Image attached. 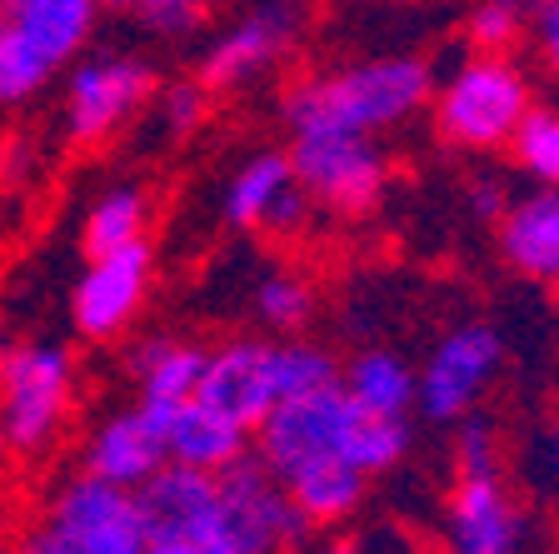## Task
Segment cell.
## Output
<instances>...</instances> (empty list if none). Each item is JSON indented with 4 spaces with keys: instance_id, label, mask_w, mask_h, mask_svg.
<instances>
[{
    "instance_id": "6da1fadb",
    "label": "cell",
    "mask_w": 559,
    "mask_h": 554,
    "mask_svg": "<svg viewBox=\"0 0 559 554\" xmlns=\"http://www.w3.org/2000/svg\"><path fill=\"white\" fill-rule=\"evenodd\" d=\"M435 101V70L419 56H374L355 66L325 70L290 85L280 116L295 135L310 130H345V135H384L415 120Z\"/></svg>"
},
{
    "instance_id": "7a4b0ae2",
    "label": "cell",
    "mask_w": 559,
    "mask_h": 554,
    "mask_svg": "<svg viewBox=\"0 0 559 554\" xmlns=\"http://www.w3.org/2000/svg\"><path fill=\"white\" fill-rule=\"evenodd\" d=\"M100 0H5L0 105H25L91 46Z\"/></svg>"
},
{
    "instance_id": "3957f363",
    "label": "cell",
    "mask_w": 559,
    "mask_h": 554,
    "mask_svg": "<svg viewBox=\"0 0 559 554\" xmlns=\"http://www.w3.org/2000/svg\"><path fill=\"white\" fill-rule=\"evenodd\" d=\"M435 130L460 151H500L530 116L535 91L510 56H469L435 85Z\"/></svg>"
},
{
    "instance_id": "277c9868",
    "label": "cell",
    "mask_w": 559,
    "mask_h": 554,
    "mask_svg": "<svg viewBox=\"0 0 559 554\" xmlns=\"http://www.w3.org/2000/svg\"><path fill=\"white\" fill-rule=\"evenodd\" d=\"M35 554H145L140 495L116 480L81 470L50 495L46 515L25 540Z\"/></svg>"
},
{
    "instance_id": "5b68a950",
    "label": "cell",
    "mask_w": 559,
    "mask_h": 554,
    "mask_svg": "<svg viewBox=\"0 0 559 554\" xmlns=\"http://www.w3.org/2000/svg\"><path fill=\"white\" fill-rule=\"evenodd\" d=\"M70 390H75V359L66 345L35 340L0 355V420H5L11 450H46L70 415Z\"/></svg>"
},
{
    "instance_id": "8992f818",
    "label": "cell",
    "mask_w": 559,
    "mask_h": 554,
    "mask_svg": "<svg viewBox=\"0 0 559 554\" xmlns=\"http://www.w3.org/2000/svg\"><path fill=\"white\" fill-rule=\"evenodd\" d=\"M314 524L295 509L290 490L265 470L255 450L221 470V554L305 550Z\"/></svg>"
},
{
    "instance_id": "52a82bcc",
    "label": "cell",
    "mask_w": 559,
    "mask_h": 554,
    "mask_svg": "<svg viewBox=\"0 0 559 554\" xmlns=\"http://www.w3.org/2000/svg\"><path fill=\"white\" fill-rule=\"evenodd\" d=\"M295 180L314 205L330 215H370L384 200L390 185V161L374 145V135H345V130H310L290 140Z\"/></svg>"
},
{
    "instance_id": "ba28073f",
    "label": "cell",
    "mask_w": 559,
    "mask_h": 554,
    "mask_svg": "<svg viewBox=\"0 0 559 554\" xmlns=\"http://www.w3.org/2000/svg\"><path fill=\"white\" fill-rule=\"evenodd\" d=\"M145 515V554H221V474L160 464L135 490Z\"/></svg>"
},
{
    "instance_id": "9c48e42d",
    "label": "cell",
    "mask_w": 559,
    "mask_h": 554,
    "mask_svg": "<svg viewBox=\"0 0 559 554\" xmlns=\"http://www.w3.org/2000/svg\"><path fill=\"white\" fill-rule=\"evenodd\" d=\"M160 95V75L140 56H91L70 60L66 75V135L75 145H100L110 140L130 116Z\"/></svg>"
},
{
    "instance_id": "30bf717a",
    "label": "cell",
    "mask_w": 559,
    "mask_h": 554,
    "mask_svg": "<svg viewBox=\"0 0 559 554\" xmlns=\"http://www.w3.org/2000/svg\"><path fill=\"white\" fill-rule=\"evenodd\" d=\"M504 369V335L489 320H465L454 325L450 335H440V345L430 350L425 369H419V400L415 410L425 420H454L475 415V404L485 400V390L495 385V375Z\"/></svg>"
},
{
    "instance_id": "8fae6325",
    "label": "cell",
    "mask_w": 559,
    "mask_h": 554,
    "mask_svg": "<svg viewBox=\"0 0 559 554\" xmlns=\"http://www.w3.org/2000/svg\"><path fill=\"white\" fill-rule=\"evenodd\" d=\"M155 255L151 240H135L126 250L91 255L81 285L70 295V320L85 340H116L130 330V320L140 315L145 295H151Z\"/></svg>"
},
{
    "instance_id": "7c38bea8",
    "label": "cell",
    "mask_w": 559,
    "mask_h": 554,
    "mask_svg": "<svg viewBox=\"0 0 559 554\" xmlns=\"http://www.w3.org/2000/svg\"><path fill=\"white\" fill-rule=\"evenodd\" d=\"M444 544L460 554H514L530 544V515L510 495L504 470L454 474L444 505Z\"/></svg>"
},
{
    "instance_id": "4fadbf2b",
    "label": "cell",
    "mask_w": 559,
    "mask_h": 554,
    "mask_svg": "<svg viewBox=\"0 0 559 554\" xmlns=\"http://www.w3.org/2000/svg\"><path fill=\"white\" fill-rule=\"evenodd\" d=\"M170 404L175 400H145L140 394L130 410L100 420L81 450V470L100 474V480H116L126 490H140L160 464H170V445H165Z\"/></svg>"
},
{
    "instance_id": "5bb4252c",
    "label": "cell",
    "mask_w": 559,
    "mask_h": 554,
    "mask_svg": "<svg viewBox=\"0 0 559 554\" xmlns=\"http://www.w3.org/2000/svg\"><path fill=\"white\" fill-rule=\"evenodd\" d=\"M314 200L295 180L290 151H260L230 175L225 185V220L235 231H265V235H295L310 220Z\"/></svg>"
},
{
    "instance_id": "9a60e30c",
    "label": "cell",
    "mask_w": 559,
    "mask_h": 554,
    "mask_svg": "<svg viewBox=\"0 0 559 554\" xmlns=\"http://www.w3.org/2000/svg\"><path fill=\"white\" fill-rule=\"evenodd\" d=\"M295 46V11L285 0H260L250 15L221 31L200 56V85L205 91H235V85L265 75L270 66L290 56Z\"/></svg>"
},
{
    "instance_id": "2e32d148",
    "label": "cell",
    "mask_w": 559,
    "mask_h": 554,
    "mask_svg": "<svg viewBox=\"0 0 559 554\" xmlns=\"http://www.w3.org/2000/svg\"><path fill=\"white\" fill-rule=\"evenodd\" d=\"M200 400L225 410L230 420L255 429L260 420L280 404L275 390V345L270 340H230V345L210 350L205 375H200Z\"/></svg>"
},
{
    "instance_id": "e0dca14e",
    "label": "cell",
    "mask_w": 559,
    "mask_h": 554,
    "mask_svg": "<svg viewBox=\"0 0 559 554\" xmlns=\"http://www.w3.org/2000/svg\"><path fill=\"white\" fill-rule=\"evenodd\" d=\"M500 255L514 275L535 285H559V190L539 185L510 200L500 215Z\"/></svg>"
},
{
    "instance_id": "ac0fdd59",
    "label": "cell",
    "mask_w": 559,
    "mask_h": 554,
    "mask_svg": "<svg viewBox=\"0 0 559 554\" xmlns=\"http://www.w3.org/2000/svg\"><path fill=\"white\" fill-rule=\"evenodd\" d=\"M165 445H170L175 464H195V470H230L235 460L255 450V429L230 420L225 410L205 404L200 394L170 404V425H165Z\"/></svg>"
},
{
    "instance_id": "d6986e66",
    "label": "cell",
    "mask_w": 559,
    "mask_h": 554,
    "mask_svg": "<svg viewBox=\"0 0 559 554\" xmlns=\"http://www.w3.org/2000/svg\"><path fill=\"white\" fill-rule=\"evenodd\" d=\"M340 385L370 415H409L419 400V369H409L395 350H360L340 365Z\"/></svg>"
},
{
    "instance_id": "ffe728a7",
    "label": "cell",
    "mask_w": 559,
    "mask_h": 554,
    "mask_svg": "<svg viewBox=\"0 0 559 554\" xmlns=\"http://www.w3.org/2000/svg\"><path fill=\"white\" fill-rule=\"evenodd\" d=\"M280 485L290 490L295 509H300L314 530H330V524H345L365 505L370 474L355 470L349 460H325V464H310V470L290 474V480H280Z\"/></svg>"
},
{
    "instance_id": "44dd1931",
    "label": "cell",
    "mask_w": 559,
    "mask_h": 554,
    "mask_svg": "<svg viewBox=\"0 0 559 554\" xmlns=\"http://www.w3.org/2000/svg\"><path fill=\"white\" fill-rule=\"evenodd\" d=\"M205 355L210 350L190 345V340L155 335L135 345L130 369H135V385L145 400H190L200 390V375H205Z\"/></svg>"
},
{
    "instance_id": "7402d4cb",
    "label": "cell",
    "mask_w": 559,
    "mask_h": 554,
    "mask_svg": "<svg viewBox=\"0 0 559 554\" xmlns=\"http://www.w3.org/2000/svg\"><path fill=\"white\" fill-rule=\"evenodd\" d=\"M145 231H151V200H145V190L116 185V190H105L91 205V215H85L81 250H85V260H91V255L126 250V245L145 240Z\"/></svg>"
},
{
    "instance_id": "603a6c76",
    "label": "cell",
    "mask_w": 559,
    "mask_h": 554,
    "mask_svg": "<svg viewBox=\"0 0 559 554\" xmlns=\"http://www.w3.org/2000/svg\"><path fill=\"white\" fill-rule=\"evenodd\" d=\"M510 155L535 185L559 190V110L555 105H530V116L510 135Z\"/></svg>"
},
{
    "instance_id": "cb8c5ba5",
    "label": "cell",
    "mask_w": 559,
    "mask_h": 554,
    "mask_svg": "<svg viewBox=\"0 0 559 554\" xmlns=\"http://www.w3.org/2000/svg\"><path fill=\"white\" fill-rule=\"evenodd\" d=\"M340 385V359L325 345L310 340H280L275 345V390L280 400H300V394L330 390Z\"/></svg>"
},
{
    "instance_id": "d4e9b609",
    "label": "cell",
    "mask_w": 559,
    "mask_h": 554,
    "mask_svg": "<svg viewBox=\"0 0 559 554\" xmlns=\"http://www.w3.org/2000/svg\"><path fill=\"white\" fill-rule=\"evenodd\" d=\"M255 315L265 330H285V335H295V330H305L314 315V290L310 280L290 275V270H275V275H265L255 285Z\"/></svg>"
},
{
    "instance_id": "484cf974",
    "label": "cell",
    "mask_w": 559,
    "mask_h": 554,
    "mask_svg": "<svg viewBox=\"0 0 559 554\" xmlns=\"http://www.w3.org/2000/svg\"><path fill=\"white\" fill-rule=\"evenodd\" d=\"M524 25H530V15H524L520 5L479 0L465 21V40H469V50H479V56H510V50L520 46Z\"/></svg>"
},
{
    "instance_id": "4316f807",
    "label": "cell",
    "mask_w": 559,
    "mask_h": 554,
    "mask_svg": "<svg viewBox=\"0 0 559 554\" xmlns=\"http://www.w3.org/2000/svg\"><path fill=\"white\" fill-rule=\"evenodd\" d=\"M100 11H126V15H140L151 21L155 31L175 35V31H190L205 11V0H100Z\"/></svg>"
},
{
    "instance_id": "83f0119b",
    "label": "cell",
    "mask_w": 559,
    "mask_h": 554,
    "mask_svg": "<svg viewBox=\"0 0 559 554\" xmlns=\"http://www.w3.org/2000/svg\"><path fill=\"white\" fill-rule=\"evenodd\" d=\"M469 470H504L500 435H495V425H485L475 415L460 420V435H454V474H469Z\"/></svg>"
},
{
    "instance_id": "f1b7e54d",
    "label": "cell",
    "mask_w": 559,
    "mask_h": 554,
    "mask_svg": "<svg viewBox=\"0 0 559 554\" xmlns=\"http://www.w3.org/2000/svg\"><path fill=\"white\" fill-rule=\"evenodd\" d=\"M160 120H165L170 135H190V130H200V120H205V85L200 81L165 85L160 91Z\"/></svg>"
},
{
    "instance_id": "f546056e",
    "label": "cell",
    "mask_w": 559,
    "mask_h": 554,
    "mask_svg": "<svg viewBox=\"0 0 559 554\" xmlns=\"http://www.w3.org/2000/svg\"><path fill=\"white\" fill-rule=\"evenodd\" d=\"M530 474H535V485L559 505V420L539 429L535 445H530Z\"/></svg>"
},
{
    "instance_id": "4dcf8cb0",
    "label": "cell",
    "mask_w": 559,
    "mask_h": 554,
    "mask_svg": "<svg viewBox=\"0 0 559 554\" xmlns=\"http://www.w3.org/2000/svg\"><path fill=\"white\" fill-rule=\"evenodd\" d=\"M530 35H535L539 60L559 75V0H539L535 11H530Z\"/></svg>"
},
{
    "instance_id": "1f68e13d",
    "label": "cell",
    "mask_w": 559,
    "mask_h": 554,
    "mask_svg": "<svg viewBox=\"0 0 559 554\" xmlns=\"http://www.w3.org/2000/svg\"><path fill=\"white\" fill-rule=\"evenodd\" d=\"M469 200H475V210H479L485 220H500V215H504V205H510L500 185H475V190H469Z\"/></svg>"
},
{
    "instance_id": "d6a6232c",
    "label": "cell",
    "mask_w": 559,
    "mask_h": 554,
    "mask_svg": "<svg viewBox=\"0 0 559 554\" xmlns=\"http://www.w3.org/2000/svg\"><path fill=\"white\" fill-rule=\"evenodd\" d=\"M504 5H520V11L530 15V11H535V5H539V0H504Z\"/></svg>"
},
{
    "instance_id": "836d02e7",
    "label": "cell",
    "mask_w": 559,
    "mask_h": 554,
    "mask_svg": "<svg viewBox=\"0 0 559 554\" xmlns=\"http://www.w3.org/2000/svg\"><path fill=\"white\" fill-rule=\"evenodd\" d=\"M11 345H15V340L5 335V325H0V355H5V350H11Z\"/></svg>"
},
{
    "instance_id": "e575fe53",
    "label": "cell",
    "mask_w": 559,
    "mask_h": 554,
    "mask_svg": "<svg viewBox=\"0 0 559 554\" xmlns=\"http://www.w3.org/2000/svg\"><path fill=\"white\" fill-rule=\"evenodd\" d=\"M0 450H11V439H5V420H0Z\"/></svg>"
},
{
    "instance_id": "d590c367",
    "label": "cell",
    "mask_w": 559,
    "mask_h": 554,
    "mask_svg": "<svg viewBox=\"0 0 559 554\" xmlns=\"http://www.w3.org/2000/svg\"><path fill=\"white\" fill-rule=\"evenodd\" d=\"M0 21H5V0H0Z\"/></svg>"
}]
</instances>
